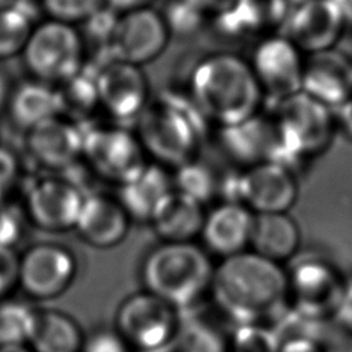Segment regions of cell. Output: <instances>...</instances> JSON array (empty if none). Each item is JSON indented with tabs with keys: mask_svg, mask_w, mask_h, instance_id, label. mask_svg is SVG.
Listing matches in <instances>:
<instances>
[{
	"mask_svg": "<svg viewBox=\"0 0 352 352\" xmlns=\"http://www.w3.org/2000/svg\"><path fill=\"white\" fill-rule=\"evenodd\" d=\"M337 128L352 140V96H349L340 107L334 110Z\"/></svg>",
	"mask_w": 352,
	"mask_h": 352,
	"instance_id": "cell-39",
	"label": "cell"
},
{
	"mask_svg": "<svg viewBox=\"0 0 352 352\" xmlns=\"http://www.w3.org/2000/svg\"><path fill=\"white\" fill-rule=\"evenodd\" d=\"M6 107L14 124L25 132L45 120L62 116L58 88L33 78L12 88Z\"/></svg>",
	"mask_w": 352,
	"mask_h": 352,
	"instance_id": "cell-25",
	"label": "cell"
},
{
	"mask_svg": "<svg viewBox=\"0 0 352 352\" xmlns=\"http://www.w3.org/2000/svg\"><path fill=\"white\" fill-rule=\"evenodd\" d=\"M254 213L239 202L224 201L205 216L201 236L209 250L226 257L245 252Z\"/></svg>",
	"mask_w": 352,
	"mask_h": 352,
	"instance_id": "cell-20",
	"label": "cell"
},
{
	"mask_svg": "<svg viewBox=\"0 0 352 352\" xmlns=\"http://www.w3.org/2000/svg\"><path fill=\"white\" fill-rule=\"evenodd\" d=\"M205 216L202 204L173 188L160 201L150 223L164 242H191L201 234Z\"/></svg>",
	"mask_w": 352,
	"mask_h": 352,
	"instance_id": "cell-22",
	"label": "cell"
},
{
	"mask_svg": "<svg viewBox=\"0 0 352 352\" xmlns=\"http://www.w3.org/2000/svg\"><path fill=\"white\" fill-rule=\"evenodd\" d=\"M12 88L14 87H11L7 74L4 73L3 69H0V109L3 106H7V102L10 99Z\"/></svg>",
	"mask_w": 352,
	"mask_h": 352,
	"instance_id": "cell-43",
	"label": "cell"
},
{
	"mask_svg": "<svg viewBox=\"0 0 352 352\" xmlns=\"http://www.w3.org/2000/svg\"><path fill=\"white\" fill-rule=\"evenodd\" d=\"M136 136L121 126L98 125L84 131L82 158L99 177L121 186L147 165Z\"/></svg>",
	"mask_w": 352,
	"mask_h": 352,
	"instance_id": "cell-8",
	"label": "cell"
},
{
	"mask_svg": "<svg viewBox=\"0 0 352 352\" xmlns=\"http://www.w3.org/2000/svg\"><path fill=\"white\" fill-rule=\"evenodd\" d=\"M172 190L173 180L168 169L147 162L138 176L118 186L117 199L131 219L150 221L160 201Z\"/></svg>",
	"mask_w": 352,
	"mask_h": 352,
	"instance_id": "cell-23",
	"label": "cell"
},
{
	"mask_svg": "<svg viewBox=\"0 0 352 352\" xmlns=\"http://www.w3.org/2000/svg\"><path fill=\"white\" fill-rule=\"evenodd\" d=\"M99 106L118 121L136 120L150 102V85L142 67L109 59L95 76Z\"/></svg>",
	"mask_w": 352,
	"mask_h": 352,
	"instance_id": "cell-14",
	"label": "cell"
},
{
	"mask_svg": "<svg viewBox=\"0 0 352 352\" xmlns=\"http://www.w3.org/2000/svg\"><path fill=\"white\" fill-rule=\"evenodd\" d=\"M221 143L228 155L250 166L275 160L279 150V132L274 117L257 113L241 124L221 128Z\"/></svg>",
	"mask_w": 352,
	"mask_h": 352,
	"instance_id": "cell-21",
	"label": "cell"
},
{
	"mask_svg": "<svg viewBox=\"0 0 352 352\" xmlns=\"http://www.w3.org/2000/svg\"><path fill=\"white\" fill-rule=\"evenodd\" d=\"M333 316L345 331L352 334V279L344 283Z\"/></svg>",
	"mask_w": 352,
	"mask_h": 352,
	"instance_id": "cell-38",
	"label": "cell"
},
{
	"mask_svg": "<svg viewBox=\"0 0 352 352\" xmlns=\"http://www.w3.org/2000/svg\"><path fill=\"white\" fill-rule=\"evenodd\" d=\"M348 3H349V14H348V16H351L352 15V0H348Z\"/></svg>",
	"mask_w": 352,
	"mask_h": 352,
	"instance_id": "cell-47",
	"label": "cell"
},
{
	"mask_svg": "<svg viewBox=\"0 0 352 352\" xmlns=\"http://www.w3.org/2000/svg\"><path fill=\"white\" fill-rule=\"evenodd\" d=\"M301 91L336 110L352 96V58L337 47L305 55Z\"/></svg>",
	"mask_w": 352,
	"mask_h": 352,
	"instance_id": "cell-18",
	"label": "cell"
},
{
	"mask_svg": "<svg viewBox=\"0 0 352 352\" xmlns=\"http://www.w3.org/2000/svg\"><path fill=\"white\" fill-rule=\"evenodd\" d=\"M14 3H16V1H14V0H0V8L6 7V6H10V4H14Z\"/></svg>",
	"mask_w": 352,
	"mask_h": 352,
	"instance_id": "cell-46",
	"label": "cell"
},
{
	"mask_svg": "<svg viewBox=\"0 0 352 352\" xmlns=\"http://www.w3.org/2000/svg\"><path fill=\"white\" fill-rule=\"evenodd\" d=\"M264 94L249 60L232 52H213L195 63L188 99L206 121L220 128L256 116Z\"/></svg>",
	"mask_w": 352,
	"mask_h": 352,
	"instance_id": "cell-1",
	"label": "cell"
},
{
	"mask_svg": "<svg viewBox=\"0 0 352 352\" xmlns=\"http://www.w3.org/2000/svg\"><path fill=\"white\" fill-rule=\"evenodd\" d=\"M280 344L271 327L260 323L238 324L226 352H279Z\"/></svg>",
	"mask_w": 352,
	"mask_h": 352,
	"instance_id": "cell-32",
	"label": "cell"
},
{
	"mask_svg": "<svg viewBox=\"0 0 352 352\" xmlns=\"http://www.w3.org/2000/svg\"><path fill=\"white\" fill-rule=\"evenodd\" d=\"M249 246L256 254L279 264L296 254L300 228L287 213H254Z\"/></svg>",
	"mask_w": 352,
	"mask_h": 352,
	"instance_id": "cell-24",
	"label": "cell"
},
{
	"mask_svg": "<svg viewBox=\"0 0 352 352\" xmlns=\"http://www.w3.org/2000/svg\"><path fill=\"white\" fill-rule=\"evenodd\" d=\"M248 60L264 95L278 102L301 91L305 55L283 33L263 37Z\"/></svg>",
	"mask_w": 352,
	"mask_h": 352,
	"instance_id": "cell-10",
	"label": "cell"
},
{
	"mask_svg": "<svg viewBox=\"0 0 352 352\" xmlns=\"http://www.w3.org/2000/svg\"><path fill=\"white\" fill-rule=\"evenodd\" d=\"M168 11L169 12L162 14L172 34L177 32L180 33L186 30H194L199 22V18L204 15V12L197 10L186 0H177L175 4L169 6Z\"/></svg>",
	"mask_w": 352,
	"mask_h": 352,
	"instance_id": "cell-34",
	"label": "cell"
},
{
	"mask_svg": "<svg viewBox=\"0 0 352 352\" xmlns=\"http://www.w3.org/2000/svg\"><path fill=\"white\" fill-rule=\"evenodd\" d=\"M172 180L175 190L191 197L202 205L210 201L219 190V184L212 169L197 158L176 168V173L172 176Z\"/></svg>",
	"mask_w": 352,
	"mask_h": 352,
	"instance_id": "cell-28",
	"label": "cell"
},
{
	"mask_svg": "<svg viewBox=\"0 0 352 352\" xmlns=\"http://www.w3.org/2000/svg\"><path fill=\"white\" fill-rule=\"evenodd\" d=\"M0 352H33L32 349H28L25 345H10L0 348Z\"/></svg>",
	"mask_w": 352,
	"mask_h": 352,
	"instance_id": "cell-45",
	"label": "cell"
},
{
	"mask_svg": "<svg viewBox=\"0 0 352 352\" xmlns=\"http://www.w3.org/2000/svg\"><path fill=\"white\" fill-rule=\"evenodd\" d=\"M81 352H129V346L116 330H99L84 340Z\"/></svg>",
	"mask_w": 352,
	"mask_h": 352,
	"instance_id": "cell-36",
	"label": "cell"
},
{
	"mask_svg": "<svg viewBox=\"0 0 352 352\" xmlns=\"http://www.w3.org/2000/svg\"><path fill=\"white\" fill-rule=\"evenodd\" d=\"M28 342L33 352H81L84 338L78 324L54 309L34 311Z\"/></svg>",
	"mask_w": 352,
	"mask_h": 352,
	"instance_id": "cell-26",
	"label": "cell"
},
{
	"mask_svg": "<svg viewBox=\"0 0 352 352\" xmlns=\"http://www.w3.org/2000/svg\"><path fill=\"white\" fill-rule=\"evenodd\" d=\"M231 202L243 204L253 213H287L298 198L296 173L282 164L264 161L238 175Z\"/></svg>",
	"mask_w": 352,
	"mask_h": 352,
	"instance_id": "cell-11",
	"label": "cell"
},
{
	"mask_svg": "<svg viewBox=\"0 0 352 352\" xmlns=\"http://www.w3.org/2000/svg\"><path fill=\"white\" fill-rule=\"evenodd\" d=\"M70 250L56 243H37L19 258V285L32 297L48 300L62 294L76 275Z\"/></svg>",
	"mask_w": 352,
	"mask_h": 352,
	"instance_id": "cell-15",
	"label": "cell"
},
{
	"mask_svg": "<svg viewBox=\"0 0 352 352\" xmlns=\"http://www.w3.org/2000/svg\"><path fill=\"white\" fill-rule=\"evenodd\" d=\"M116 331L129 349L161 352L180 330L177 309L160 297L143 292L126 297L116 315Z\"/></svg>",
	"mask_w": 352,
	"mask_h": 352,
	"instance_id": "cell-7",
	"label": "cell"
},
{
	"mask_svg": "<svg viewBox=\"0 0 352 352\" xmlns=\"http://www.w3.org/2000/svg\"><path fill=\"white\" fill-rule=\"evenodd\" d=\"M342 286L337 271L320 258H302L287 275L293 307L322 320L333 316Z\"/></svg>",
	"mask_w": 352,
	"mask_h": 352,
	"instance_id": "cell-16",
	"label": "cell"
},
{
	"mask_svg": "<svg viewBox=\"0 0 352 352\" xmlns=\"http://www.w3.org/2000/svg\"><path fill=\"white\" fill-rule=\"evenodd\" d=\"M84 198L85 194L70 179L44 176L28 188L25 210L37 228L62 232L76 227Z\"/></svg>",
	"mask_w": 352,
	"mask_h": 352,
	"instance_id": "cell-12",
	"label": "cell"
},
{
	"mask_svg": "<svg viewBox=\"0 0 352 352\" xmlns=\"http://www.w3.org/2000/svg\"><path fill=\"white\" fill-rule=\"evenodd\" d=\"M129 220L117 197L91 194L84 198L74 230L88 245L109 249L124 241Z\"/></svg>",
	"mask_w": 352,
	"mask_h": 352,
	"instance_id": "cell-19",
	"label": "cell"
},
{
	"mask_svg": "<svg viewBox=\"0 0 352 352\" xmlns=\"http://www.w3.org/2000/svg\"><path fill=\"white\" fill-rule=\"evenodd\" d=\"M213 271L208 254L192 242H164L146 256L142 279L146 292L182 309L210 287Z\"/></svg>",
	"mask_w": 352,
	"mask_h": 352,
	"instance_id": "cell-4",
	"label": "cell"
},
{
	"mask_svg": "<svg viewBox=\"0 0 352 352\" xmlns=\"http://www.w3.org/2000/svg\"><path fill=\"white\" fill-rule=\"evenodd\" d=\"M274 120L279 132L274 162L293 172L301 161L326 151L337 129L334 110L302 91L278 100Z\"/></svg>",
	"mask_w": 352,
	"mask_h": 352,
	"instance_id": "cell-5",
	"label": "cell"
},
{
	"mask_svg": "<svg viewBox=\"0 0 352 352\" xmlns=\"http://www.w3.org/2000/svg\"><path fill=\"white\" fill-rule=\"evenodd\" d=\"M34 311L22 302L0 304V348L28 342Z\"/></svg>",
	"mask_w": 352,
	"mask_h": 352,
	"instance_id": "cell-31",
	"label": "cell"
},
{
	"mask_svg": "<svg viewBox=\"0 0 352 352\" xmlns=\"http://www.w3.org/2000/svg\"><path fill=\"white\" fill-rule=\"evenodd\" d=\"M342 40H348L349 45H351V50H352V15L346 18V22H345V29H344V34H342Z\"/></svg>",
	"mask_w": 352,
	"mask_h": 352,
	"instance_id": "cell-44",
	"label": "cell"
},
{
	"mask_svg": "<svg viewBox=\"0 0 352 352\" xmlns=\"http://www.w3.org/2000/svg\"><path fill=\"white\" fill-rule=\"evenodd\" d=\"M155 0H104V7L116 14H124L140 8L153 7Z\"/></svg>",
	"mask_w": 352,
	"mask_h": 352,
	"instance_id": "cell-40",
	"label": "cell"
},
{
	"mask_svg": "<svg viewBox=\"0 0 352 352\" xmlns=\"http://www.w3.org/2000/svg\"><path fill=\"white\" fill-rule=\"evenodd\" d=\"M19 179V162L7 147L0 146V205L8 198Z\"/></svg>",
	"mask_w": 352,
	"mask_h": 352,
	"instance_id": "cell-35",
	"label": "cell"
},
{
	"mask_svg": "<svg viewBox=\"0 0 352 352\" xmlns=\"http://www.w3.org/2000/svg\"><path fill=\"white\" fill-rule=\"evenodd\" d=\"M95 76L96 73L85 74L81 70L59 85L58 91L62 103V116L73 120L72 117L84 116L95 106H99Z\"/></svg>",
	"mask_w": 352,
	"mask_h": 352,
	"instance_id": "cell-29",
	"label": "cell"
},
{
	"mask_svg": "<svg viewBox=\"0 0 352 352\" xmlns=\"http://www.w3.org/2000/svg\"><path fill=\"white\" fill-rule=\"evenodd\" d=\"M202 114L191 100L169 96L150 100L136 118V136L146 153L165 168L195 160L202 143Z\"/></svg>",
	"mask_w": 352,
	"mask_h": 352,
	"instance_id": "cell-3",
	"label": "cell"
},
{
	"mask_svg": "<svg viewBox=\"0 0 352 352\" xmlns=\"http://www.w3.org/2000/svg\"><path fill=\"white\" fill-rule=\"evenodd\" d=\"M279 352H323L319 342L312 341H294L280 345Z\"/></svg>",
	"mask_w": 352,
	"mask_h": 352,
	"instance_id": "cell-42",
	"label": "cell"
},
{
	"mask_svg": "<svg viewBox=\"0 0 352 352\" xmlns=\"http://www.w3.org/2000/svg\"><path fill=\"white\" fill-rule=\"evenodd\" d=\"M345 22L346 15L334 0H301L290 11L283 34L308 55L336 48Z\"/></svg>",
	"mask_w": 352,
	"mask_h": 352,
	"instance_id": "cell-13",
	"label": "cell"
},
{
	"mask_svg": "<svg viewBox=\"0 0 352 352\" xmlns=\"http://www.w3.org/2000/svg\"><path fill=\"white\" fill-rule=\"evenodd\" d=\"M84 47L76 26L45 19L34 25L21 56L33 80L60 85L82 70Z\"/></svg>",
	"mask_w": 352,
	"mask_h": 352,
	"instance_id": "cell-6",
	"label": "cell"
},
{
	"mask_svg": "<svg viewBox=\"0 0 352 352\" xmlns=\"http://www.w3.org/2000/svg\"><path fill=\"white\" fill-rule=\"evenodd\" d=\"M19 280V257L8 246L0 245V296Z\"/></svg>",
	"mask_w": 352,
	"mask_h": 352,
	"instance_id": "cell-37",
	"label": "cell"
},
{
	"mask_svg": "<svg viewBox=\"0 0 352 352\" xmlns=\"http://www.w3.org/2000/svg\"><path fill=\"white\" fill-rule=\"evenodd\" d=\"M84 129L74 120L56 116L26 131L29 157L50 172H60L82 158Z\"/></svg>",
	"mask_w": 352,
	"mask_h": 352,
	"instance_id": "cell-17",
	"label": "cell"
},
{
	"mask_svg": "<svg viewBox=\"0 0 352 352\" xmlns=\"http://www.w3.org/2000/svg\"><path fill=\"white\" fill-rule=\"evenodd\" d=\"M201 12H214L228 10L236 0H186Z\"/></svg>",
	"mask_w": 352,
	"mask_h": 352,
	"instance_id": "cell-41",
	"label": "cell"
},
{
	"mask_svg": "<svg viewBox=\"0 0 352 352\" xmlns=\"http://www.w3.org/2000/svg\"><path fill=\"white\" fill-rule=\"evenodd\" d=\"M272 331L280 345L294 341L319 342L323 331V320L293 307L279 316Z\"/></svg>",
	"mask_w": 352,
	"mask_h": 352,
	"instance_id": "cell-30",
	"label": "cell"
},
{
	"mask_svg": "<svg viewBox=\"0 0 352 352\" xmlns=\"http://www.w3.org/2000/svg\"><path fill=\"white\" fill-rule=\"evenodd\" d=\"M170 36L164 14L154 7L118 14L107 43L109 59L142 67L162 55Z\"/></svg>",
	"mask_w": 352,
	"mask_h": 352,
	"instance_id": "cell-9",
	"label": "cell"
},
{
	"mask_svg": "<svg viewBox=\"0 0 352 352\" xmlns=\"http://www.w3.org/2000/svg\"><path fill=\"white\" fill-rule=\"evenodd\" d=\"M34 25L30 12L18 3L0 8V62L22 54Z\"/></svg>",
	"mask_w": 352,
	"mask_h": 352,
	"instance_id": "cell-27",
	"label": "cell"
},
{
	"mask_svg": "<svg viewBox=\"0 0 352 352\" xmlns=\"http://www.w3.org/2000/svg\"><path fill=\"white\" fill-rule=\"evenodd\" d=\"M210 289L217 307L238 324L258 323L289 294L287 274L280 265L246 250L223 258Z\"/></svg>",
	"mask_w": 352,
	"mask_h": 352,
	"instance_id": "cell-2",
	"label": "cell"
},
{
	"mask_svg": "<svg viewBox=\"0 0 352 352\" xmlns=\"http://www.w3.org/2000/svg\"><path fill=\"white\" fill-rule=\"evenodd\" d=\"M47 19L69 23H85L104 7V0H38Z\"/></svg>",
	"mask_w": 352,
	"mask_h": 352,
	"instance_id": "cell-33",
	"label": "cell"
}]
</instances>
